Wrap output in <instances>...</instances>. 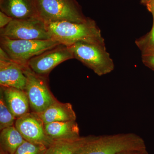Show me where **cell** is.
Wrapping results in <instances>:
<instances>
[{"mask_svg":"<svg viewBox=\"0 0 154 154\" xmlns=\"http://www.w3.org/2000/svg\"><path fill=\"white\" fill-rule=\"evenodd\" d=\"M47 148L42 145L25 140L14 154H44Z\"/></svg>","mask_w":154,"mask_h":154,"instance_id":"d6986e66","label":"cell"},{"mask_svg":"<svg viewBox=\"0 0 154 154\" xmlns=\"http://www.w3.org/2000/svg\"><path fill=\"white\" fill-rule=\"evenodd\" d=\"M26 81L22 65L10 58L0 60V86L25 91Z\"/></svg>","mask_w":154,"mask_h":154,"instance_id":"30bf717a","label":"cell"},{"mask_svg":"<svg viewBox=\"0 0 154 154\" xmlns=\"http://www.w3.org/2000/svg\"><path fill=\"white\" fill-rule=\"evenodd\" d=\"M145 149V142L140 136L119 133L96 136L74 154H120Z\"/></svg>","mask_w":154,"mask_h":154,"instance_id":"7a4b0ae2","label":"cell"},{"mask_svg":"<svg viewBox=\"0 0 154 154\" xmlns=\"http://www.w3.org/2000/svg\"><path fill=\"white\" fill-rule=\"evenodd\" d=\"M152 29L148 33L135 40L142 56L154 55V17Z\"/></svg>","mask_w":154,"mask_h":154,"instance_id":"e0dca14e","label":"cell"},{"mask_svg":"<svg viewBox=\"0 0 154 154\" xmlns=\"http://www.w3.org/2000/svg\"><path fill=\"white\" fill-rule=\"evenodd\" d=\"M45 24L51 38L61 44L70 46L77 42H84L105 46L101 30L91 18L81 23L60 21Z\"/></svg>","mask_w":154,"mask_h":154,"instance_id":"6da1fadb","label":"cell"},{"mask_svg":"<svg viewBox=\"0 0 154 154\" xmlns=\"http://www.w3.org/2000/svg\"><path fill=\"white\" fill-rule=\"evenodd\" d=\"M146 6L149 12H150L152 15L153 17H154V0L147 4Z\"/></svg>","mask_w":154,"mask_h":154,"instance_id":"603a6c76","label":"cell"},{"mask_svg":"<svg viewBox=\"0 0 154 154\" xmlns=\"http://www.w3.org/2000/svg\"><path fill=\"white\" fill-rule=\"evenodd\" d=\"M25 140L15 125L6 128L1 131L0 149L8 154H14Z\"/></svg>","mask_w":154,"mask_h":154,"instance_id":"2e32d148","label":"cell"},{"mask_svg":"<svg viewBox=\"0 0 154 154\" xmlns=\"http://www.w3.org/2000/svg\"><path fill=\"white\" fill-rule=\"evenodd\" d=\"M22 67L27 79L25 91L30 110L34 113H41L57 99L50 90L48 77L36 74L27 65H22Z\"/></svg>","mask_w":154,"mask_h":154,"instance_id":"8992f818","label":"cell"},{"mask_svg":"<svg viewBox=\"0 0 154 154\" xmlns=\"http://www.w3.org/2000/svg\"><path fill=\"white\" fill-rule=\"evenodd\" d=\"M38 17L45 23L85 22L89 19L76 0H34Z\"/></svg>","mask_w":154,"mask_h":154,"instance_id":"3957f363","label":"cell"},{"mask_svg":"<svg viewBox=\"0 0 154 154\" xmlns=\"http://www.w3.org/2000/svg\"><path fill=\"white\" fill-rule=\"evenodd\" d=\"M142 61L145 66L154 71V55L142 56Z\"/></svg>","mask_w":154,"mask_h":154,"instance_id":"ffe728a7","label":"cell"},{"mask_svg":"<svg viewBox=\"0 0 154 154\" xmlns=\"http://www.w3.org/2000/svg\"><path fill=\"white\" fill-rule=\"evenodd\" d=\"M13 19V18L0 11V29L5 27Z\"/></svg>","mask_w":154,"mask_h":154,"instance_id":"44dd1931","label":"cell"},{"mask_svg":"<svg viewBox=\"0 0 154 154\" xmlns=\"http://www.w3.org/2000/svg\"><path fill=\"white\" fill-rule=\"evenodd\" d=\"M17 118L6 104L2 92L0 91V130L14 126Z\"/></svg>","mask_w":154,"mask_h":154,"instance_id":"ac0fdd59","label":"cell"},{"mask_svg":"<svg viewBox=\"0 0 154 154\" xmlns=\"http://www.w3.org/2000/svg\"><path fill=\"white\" fill-rule=\"evenodd\" d=\"M46 134L54 140H75L82 137L76 121L57 122L44 124Z\"/></svg>","mask_w":154,"mask_h":154,"instance_id":"4fadbf2b","label":"cell"},{"mask_svg":"<svg viewBox=\"0 0 154 154\" xmlns=\"http://www.w3.org/2000/svg\"><path fill=\"white\" fill-rule=\"evenodd\" d=\"M15 126L25 140L49 147L54 140L46 134L44 123L37 113L30 112L17 119Z\"/></svg>","mask_w":154,"mask_h":154,"instance_id":"9c48e42d","label":"cell"},{"mask_svg":"<svg viewBox=\"0 0 154 154\" xmlns=\"http://www.w3.org/2000/svg\"><path fill=\"white\" fill-rule=\"evenodd\" d=\"M44 124L57 122L76 121V115L70 103L57 100L44 111L37 113Z\"/></svg>","mask_w":154,"mask_h":154,"instance_id":"5bb4252c","label":"cell"},{"mask_svg":"<svg viewBox=\"0 0 154 154\" xmlns=\"http://www.w3.org/2000/svg\"><path fill=\"white\" fill-rule=\"evenodd\" d=\"M96 136L82 137L75 140H54L44 154H74Z\"/></svg>","mask_w":154,"mask_h":154,"instance_id":"9a60e30c","label":"cell"},{"mask_svg":"<svg viewBox=\"0 0 154 154\" xmlns=\"http://www.w3.org/2000/svg\"><path fill=\"white\" fill-rule=\"evenodd\" d=\"M6 104L16 118L30 112L29 100L26 92L17 88L0 86Z\"/></svg>","mask_w":154,"mask_h":154,"instance_id":"8fae6325","label":"cell"},{"mask_svg":"<svg viewBox=\"0 0 154 154\" xmlns=\"http://www.w3.org/2000/svg\"><path fill=\"white\" fill-rule=\"evenodd\" d=\"M120 154H149V153L147 149H143L125 152Z\"/></svg>","mask_w":154,"mask_h":154,"instance_id":"7402d4cb","label":"cell"},{"mask_svg":"<svg viewBox=\"0 0 154 154\" xmlns=\"http://www.w3.org/2000/svg\"><path fill=\"white\" fill-rule=\"evenodd\" d=\"M73 58L69 47L60 44L32 58L28 61L27 65L36 74L48 77L50 73L59 64Z\"/></svg>","mask_w":154,"mask_h":154,"instance_id":"ba28073f","label":"cell"},{"mask_svg":"<svg viewBox=\"0 0 154 154\" xmlns=\"http://www.w3.org/2000/svg\"><path fill=\"white\" fill-rule=\"evenodd\" d=\"M58 42L49 40L11 39L1 36L0 45L11 60L22 65H27L28 61L48 50L59 45Z\"/></svg>","mask_w":154,"mask_h":154,"instance_id":"5b68a950","label":"cell"},{"mask_svg":"<svg viewBox=\"0 0 154 154\" xmlns=\"http://www.w3.org/2000/svg\"><path fill=\"white\" fill-rule=\"evenodd\" d=\"M69 47L76 59L101 76L111 72L114 64L105 46L78 42Z\"/></svg>","mask_w":154,"mask_h":154,"instance_id":"277c9868","label":"cell"},{"mask_svg":"<svg viewBox=\"0 0 154 154\" xmlns=\"http://www.w3.org/2000/svg\"><path fill=\"white\" fill-rule=\"evenodd\" d=\"M153 1V0H140V3L141 4H142V5H144L146 6V5L147 4H148L149 2H150L151 1Z\"/></svg>","mask_w":154,"mask_h":154,"instance_id":"cb8c5ba5","label":"cell"},{"mask_svg":"<svg viewBox=\"0 0 154 154\" xmlns=\"http://www.w3.org/2000/svg\"><path fill=\"white\" fill-rule=\"evenodd\" d=\"M0 154H8L6 153V152L4 151L3 150L1 149V151H0Z\"/></svg>","mask_w":154,"mask_h":154,"instance_id":"d4e9b609","label":"cell"},{"mask_svg":"<svg viewBox=\"0 0 154 154\" xmlns=\"http://www.w3.org/2000/svg\"><path fill=\"white\" fill-rule=\"evenodd\" d=\"M0 10L14 19L38 17L34 0H0Z\"/></svg>","mask_w":154,"mask_h":154,"instance_id":"7c38bea8","label":"cell"},{"mask_svg":"<svg viewBox=\"0 0 154 154\" xmlns=\"http://www.w3.org/2000/svg\"><path fill=\"white\" fill-rule=\"evenodd\" d=\"M0 36L14 39H52L46 24L39 17L13 19L5 27L0 29Z\"/></svg>","mask_w":154,"mask_h":154,"instance_id":"52a82bcc","label":"cell"}]
</instances>
